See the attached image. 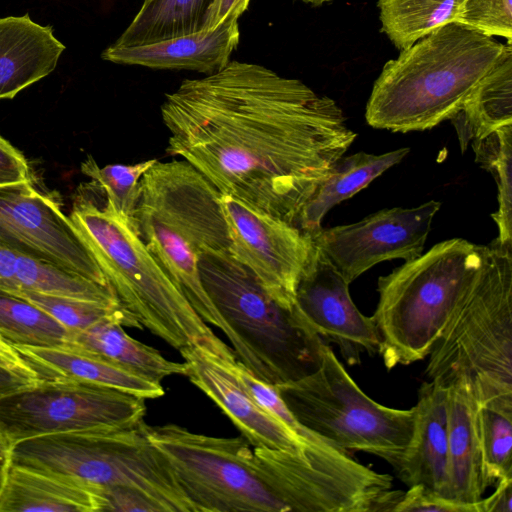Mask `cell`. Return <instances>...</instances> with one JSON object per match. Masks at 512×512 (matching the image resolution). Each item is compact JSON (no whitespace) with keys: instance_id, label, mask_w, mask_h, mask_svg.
<instances>
[{"instance_id":"1","label":"cell","mask_w":512,"mask_h":512,"mask_svg":"<svg viewBox=\"0 0 512 512\" xmlns=\"http://www.w3.org/2000/svg\"><path fill=\"white\" fill-rule=\"evenodd\" d=\"M160 111L168 155L183 158L221 194L298 228L306 204L357 136L330 97L236 60L182 81Z\"/></svg>"},{"instance_id":"2","label":"cell","mask_w":512,"mask_h":512,"mask_svg":"<svg viewBox=\"0 0 512 512\" xmlns=\"http://www.w3.org/2000/svg\"><path fill=\"white\" fill-rule=\"evenodd\" d=\"M504 48L459 22L433 30L384 64L366 105L367 124L406 133L451 120Z\"/></svg>"},{"instance_id":"3","label":"cell","mask_w":512,"mask_h":512,"mask_svg":"<svg viewBox=\"0 0 512 512\" xmlns=\"http://www.w3.org/2000/svg\"><path fill=\"white\" fill-rule=\"evenodd\" d=\"M140 186L131 220L137 234L197 314L230 340L231 331L206 293L198 268L203 252L230 247L221 193L185 160L157 161Z\"/></svg>"},{"instance_id":"4","label":"cell","mask_w":512,"mask_h":512,"mask_svg":"<svg viewBox=\"0 0 512 512\" xmlns=\"http://www.w3.org/2000/svg\"><path fill=\"white\" fill-rule=\"evenodd\" d=\"M428 357V381L466 384L481 405L512 410V242L485 245L482 265Z\"/></svg>"},{"instance_id":"5","label":"cell","mask_w":512,"mask_h":512,"mask_svg":"<svg viewBox=\"0 0 512 512\" xmlns=\"http://www.w3.org/2000/svg\"><path fill=\"white\" fill-rule=\"evenodd\" d=\"M70 219L113 289L122 308L141 327L176 349L198 346L222 359H236L197 314L151 255L132 222L107 203H74Z\"/></svg>"},{"instance_id":"6","label":"cell","mask_w":512,"mask_h":512,"mask_svg":"<svg viewBox=\"0 0 512 512\" xmlns=\"http://www.w3.org/2000/svg\"><path fill=\"white\" fill-rule=\"evenodd\" d=\"M202 285L231 331L236 359L260 380L279 385L313 372L325 343L296 304L280 305L229 251L203 252Z\"/></svg>"},{"instance_id":"7","label":"cell","mask_w":512,"mask_h":512,"mask_svg":"<svg viewBox=\"0 0 512 512\" xmlns=\"http://www.w3.org/2000/svg\"><path fill=\"white\" fill-rule=\"evenodd\" d=\"M484 252L485 245L453 238L379 277L372 318L381 341L378 354L388 370L429 355Z\"/></svg>"},{"instance_id":"8","label":"cell","mask_w":512,"mask_h":512,"mask_svg":"<svg viewBox=\"0 0 512 512\" xmlns=\"http://www.w3.org/2000/svg\"><path fill=\"white\" fill-rule=\"evenodd\" d=\"M12 463L56 474L91 488L142 491L164 512H194L145 422L126 428L44 435L13 445Z\"/></svg>"},{"instance_id":"9","label":"cell","mask_w":512,"mask_h":512,"mask_svg":"<svg viewBox=\"0 0 512 512\" xmlns=\"http://www.w3.org/2000/svg\"><path fill=\"white\" fill-rule=\"evenodd\" d=\"M298 423L334 447L377 456L396 470L410 442L416 409L377 403L324 344L310 374L275 386Z\"/></svg>"},{"instance_id":"10","label":"cell","mask_w":512,"mask_h":512,"mask_svg":"<svg viewBox=\"0 0 512 512\" xmlns=\"http://www.w3.org/2000/svg\"><path fill=\"white\" fill-rule=\"evenodd\" d=\"M145 432L194 512L287 511L256 472L243 436L213 437L176 424H145Z\"/></svg>"},{"instance_id":"11","label":"cell","mask_w":512,"mask_h":512,"mask_svg":"<svg viewBox=\"0 0 512 512\" xmlns=\"http://www.w3.org/2000/svg\"><path fill=\"white\" fill-rule=\"evenodd\" d=\"M253 466L287 511L376 512L393 478L318 436L299 451L254 447Z\"/></svg>"},{"instance_id":"12","label":"cell","mask_w":512,"mask_h":512,"mask_svg":"<svg viewBox=\"0 0 512 512\" xmlns=\"http://www.w3.org/2000/svg\"><path fill=\"white\" fill-rule=\"evenodd\" d=\"M144 398L106 386L40 379L0 396V432L14 445L44 435L132 427Z\"/></svg>"},{"instance_id":"13","label":"cell","mask_w":512,"mask_h":512,"mask_svg":"<svg viewBox=\"0 0 512 512\" xmlns=\"http://www.w3.org/2000/svg\"><path fill=\"white\" fill-rule=\"evenodd\" d=\"M230 236L229 253L246 266L280 305L293 308L296 289L314 240L298 227L221 194Z\"/></svg>"},{"instance_id":"14","label":"cell","mask_w":512,"mask_h":512,"mask_svg":"<svg viewBox=\"0 0 512 512\" xmlns=\"http://www.w3.org/2000/svg\"><path fill=\"white\" fill-rule=\"evenodd\" d=\"M0 246L110 286L70 217L31 180L0 186Z\"/></svg>"},{"instance_id":"15","label":"cell","mask_w":512,"mask_h":512,"mask_svg":"<svg viewBox=\"0 0 512 512\" xmlns=\"http://www.w3.org/2000/svg\"><path fill=\"white\" fill-rule=\"evenodd\" d=\"M440 207L431 200L413 208L383 209L352 224L321 228L312 237L352 283L380 262L419 257Z\"/></svg>"},{"instance_id":"16","label":"cell","mask_w":512,"mask_h":512,"mask_svg":"<svg viewBox=\"0 0 512 512\" xmlns=\"http://www.w3.org/2000/svg\"><path fill=\"white\" fill-rule=\"evenodd\" d=\"M349 285L314 241L297 285L296 306L325 343L337 345L345 362L356 365L362 355L379 353L381 341L372 316H365L354 304Z\"/></svg>"},{"instance_id":"17","label":"cell","mask_w":512,"mask_h":512,"mask_svg":"<svg viewBox=\"0 0 512 512\" xmlns=\"http://www.w3.org/2000/svg\"><path fill=\"white\" fill-rule=\"evenodd\" d=\"M186 376L231 419L253 447L299 451L315 436L299 435L264 411L248 394L226 361L198 346L180 349Z\"/></svg>"},{"instance_id":"18","label":"cell","mask_w":512,"mask_h":512,"mask_svg":"<svg viewBox=\"0 0 512 512\" xmlns=\"http://www.w3.org/2000/svg\"><path fill=\"white\" fill-rule=\"evenodd\" d=\"M238 21L223 22L210 30L148 44L122 47L111 44L101 58L115 64L152 69L191 70L210 75L223 69L239 44Z\"/></svg>"},{"instance_id":"19","label":"cell","mask_w":512,"mask_h":512,"mask_svg":"<svg viewBox=\"0 0 512 512\" xmlns=\"http://www.w3.org/2000/svg\"><path fill=\"white\" fill-rule=\"evenodd\" d=\"M410 442L395 470L406 486L421 484L446 497L448 485V387L425 381L418 391ZM447 498V497H446Z\"/></svg>"},{"instance_id":"20","label":"cell","mask_w":512,"mask_h":512,"mask_svg":"<svg viewBox=\"0 0 512 512\" xmlns=\"http://www.w3.org/2000/svg\"><path fill=\"white\" fill-rule=\"evenodd\" d=\"M448 485L450 500L479 504L488 487L479 428L481 404L472 390L457 382L448 387Z\"/></svg>"},{"instance_id":"21","label":"cell","mask_w":512,"mask_h":512,"mask_svg":"<svg viewBox=\"0 0 512 512\" xmlns=\"http://www.w3.org/2000/svg\"><path fill=\"white\" fill-rule=\"evenodd\" d=\"M53 32L29 14L0 18V99L14 98L54 71L66 47Z\"/></svg>"},{"instance_id":"22","label":"cell","mask_w":512,"mask_h":512,"mask_svg":"<svg viewBox=\"0 0 512 512\" xmlns=\"http://www.w3.org/2000/svg\"><path fill=\"white\" fill-rule=\"evenodd\" d=\"M40 379H67L114 388L144 399L164 395L161 382L68 343L55 347L14 346Z\"/></svg>"},{"instance_id":"23","label":"cell","mask_w":512,"mask_h":512,"mask_svg":"<svg viewBox=\"0 0 512 512\" xmlns=\"http://www.w3.org/2000/svg\"><path fill=\"white\" fill-rule=\"evenodd\" d=\"M96 512L95 489L68 478L11 464L0 492V512Z\"/></svg>"},{"instance_id":"24","label":"cell","mask_w":512,"mask_h":512,"mask_svg":"<svg viewBox=\"0 0 512 512\" xmlns=\"http://www.w3.org/2000/svg\"><path fill=\"white\" fill-rule=\"evenodd\" d=\"M123 326L132 327L124 318L108 317L71 334L67 343L157 382L174 374L186 376V362L166 359L153 347L129 336Z\"/></svg>"},{"instance_id":"25","label":"cell","mask_w":512,"mask_h":512,"mask_svg":"<svg viewBox=\"0 0 512 512\" xmlns=\"http://www.w3.org/2000/svg\"><path fill=\"white\" fill-rule=\"evenodd\" d=\"M409 152L410 148L403 147L380 155L358 152L342 156L306 204L299 228L311 235L317 233L322 228L323 217L333 206L353 197Z\"/></svg>"},{"instance_id":"26","label":"cell","mask_w":512,"mask_h":512,"mask_svg":"<svg viewBox=\"0 0 512 512\" xmlns=\"http://www.w3.org/2000/svg\"><path fill=\"white\" fill-rule=\"evenodd\" d=\"M0 289L32 291L100 302H118L113 289L52 264L0 246Z\"/></svg>"},{"instance_id":"27","label":"cell","mask_w":512,"mask_h":512,"mask_svg":"<svg viewBox=\"0 0 512 512\" xmlns=\"http://www.w3.org/2000/svg\"><path fill=\"white\" fill-rule=\"evenodd\" d=\"M462 152L472 140L512 124V46L505 48L482 78L462 110L451 120Z\"/></svg>"},{"instance_id":"28","label":"cell","mask_w":512,"mask_h":512,"mask_svg":"<svg viewBox=\"0 0 512 512\" xmlns=\"http://www.w3.org/2000/svg\"><path fill=\"white\" fill-rule=\"evenodd\" d=\"M213 0H144L127 28L113 43L132 47L202 30Z\"/></svg>"},{"instance_id":"29","label":"cell","mask_w":512,"mask_h":512,"mask_svg":"<svg viewBox=\"0 0 512 512\" xmlns=\"http://www.w3.org/2000/svg\"><path fill=\"white\" fill-rule=\"evenodd\" d=\"M464 0H378L381 30L403 50L433 30L456 22Z\"/></svg>"},{"instance_id":"30","label":"cell","mask_w":512,"mask_h":512,"mask_svg":"<svg viewBox=\"0 0 512 512\" xmlns=\"http://www.w3.org/2000/svg\"><path fill=\"white\" fill-rule=\"evenodd\" d=\"M0 336L14 346L55 347L70 332L27 299L0 289Z\"/></svg>"},{"instance_id":"31","label":"cell","mask_w":512,"mask_h":512,"mask_svg":"<svg viewBox=\"0 0 512 512\" xmlns=\"http://www.w3.org/2000/svg\"><path fill=\"white\" fill-rule=\"evenodd\" d=\"M475 160L496 181L498 209L491 214L498 228L497 241L512 242V124L496 128L471 141Z\"/></svg>"},{"instance_id":"32","label":"cell","mask_w":512,"mask_h":512,"mask_svg":"<svg viewBox=\"0 0 512 512\" xmlns=\"http://www.w3.org/2000/svg\"><path fill=\"white\" fill-rule=\"evenodd\" d=\"M16 295L48 313L64 326L70 335L108 317H121L132 327L141 328V325L117 302H100L32 291H22Z\"/></svg>"},{"instance_id":"33","label":"cell","mask_w":512,"mask_h":512,"mask_svg":"<svg viewBox=\"0 0 512 512\" xmlns=\"http://www.w3.org/2000/svg\"><path fill=\"white\" fill-rule=\"evenodd\" d=\"M156 162L150 159L132 165L99 167L94 158L88 156L81 164V172L104 191L106 203L114 211L131 221L140 196L142 176Z\"/></svg>"},{"instance_id":"34","label":"cell","mask_w":512,"mask_h":512,"mask_svg":"<svg viewBox=\"0 0 512 512\" xmlns=\"http://www.w3.org/2000/svg\"><path fill=\"white\" fill-rule=\"evenodd\" d=\"M479 428L489 485L512 477V410L481 405Z\"/></svg>"},{"instance_id":"35","label":"cell","mask_w":512,"mask_h":512,"mask_svg":"<svg viewBox=\"0 0 512 512\" xmlns=\"http://www.w3.org/2000/svg\"><path fill=\"white\" fill-rule=\"evenodd\" d=\"M379 511L393 512H482L479 504H462L434 492L424 485L416 484L408 490L390 489L384 497Z\"/></svg>"},{"instance_id":"36","label":"cell","mask_w":512,"mask_h":512,"mask_svg":"<svg viewBox=\"0 0 512 512\" xmlns=\"http://www.w3.org/2000/svg\"><path fill=\"white\" fill-rule=\"evenodd\" d=\"M456 22L512 41V0H464Z\"/></svg>"},{"instance_id":"37","label":"cell","mask_w":512,"mask_h":512,"mask_svg":"<svg viewBox=\"0 0 512 512\" xmlns=\"http://www.w3.org/2000/svg\"><path fill=\"white\" fill-rule=\"evenodd\" d=\"M226 364L252 399L270 416L299 435L310 433V431L298 423L274 385L268 384L254 376L237 359L226 361Z\"/></svg>"},{"instance_id":"38","label":"cell","mask_w":512,"mask_h":512,"mask_svg":"<svg viewBox=\"0 0 512 512\" xmlns=\"http://www.w3.org/2000/svg\"><path fill=\"white\" fill-rule=\"evenodd\" d=\"M101 502V511L117 512H164V509L145 493L126 486L95 488Z\"/></svg>"},{"instance_id":"39","label":"cell","mask_w":512,"mask_h":512,"mask_svg":"<svg viewBox=\"0 0 512 512\" xmlns=\"http://www.w3.org/2000/svg\"><path fill=\"white\" fill-rule=\"evenodd\" d=\"M30 180L24 155L0 134V186Z\"/></svg>"},{"instance_id":"40","label":"cell","mask_w":512,"mask_h":512,"mask_svg":"<svg viewBox=\"0 0 512 512\" xmlns=\"http://www.w3.org/2000/svg\"><path fill=\"white\" fill-rule=\"evenodd\" d=\"M251 0H213L204 19L202 30L218 27L223 22L238 21Z\"/></svg>"},{"instance_id":"41","label":"cell","mask_w":512,"mask_h":512,"mask_svg":"<svg viewBox=\"0 0 512 512\" xmlns=\"http://www.w3.org/2000/svg\"><path fill=\"white\" fill-rule=\"evenodd\" d=\"M488 497L481 499L482 512H512V477L499 479Z\"/></svg>"},{"instance_id":"42","label":"cell","mask_w":512,"mask_h":512,"mask_svg":"<svg viewBox=\"0 0 512 512\" xmlns=\"http://www.w3.org/2000/svg\"><path fill=\"white\" fill-rule=\"evenodd\" d=\"M0 356L7 362L10 369L17 375L36 382L38 377L34 370L29 367L25 360L19 355L15 348L0 336Z\"/></svg>"},{"instance_id":"43","label":"cell","mask_w":512,"mask_h":512,"mask_svg":"<svg viewBox=\"0 0 512 512\" xmlns=\"http://www.w3.org/2000/svg\"><path fill=\"white\" fill-rule=\"evenodd\" d=\"M30 383L33 382L0 366V396L13 392Z\"/></svg>"},{"instance_id":"44","label":"cell","mask_w":512,"mask_h":512,"mask_svg":"<svg viewBox=\"0 0 512 512\" xmlns=\"http://www.w3.org/2000/svg\"><path fill=\"white\" fill-rule=\"evenodd\" d=\"M13 445L0 432V492L6 481L9 468L12 464Z\"/></svg>"},{"instance_id":"45","label":"cell","mask_w":512,"mask_h":512,"mask_svg":"<svg viewBox=\"0 0 512 512\" xmlns=\"http://www.w3.org/2000/svg\"><path fill=\"white\" fill-rule=\"evenodd\" d=\"M299 1H302V2L307 3V4H311L313 6H320L323 3L330 2L332 0H299Z\"/></svg>"},{"instance_id":"46","label":"cell","mask_w":512,"mask_h":512,"mask_svg":"<svg viewBox=\"0 0 512 512\" xmlns=\"http://www.w3.org/2000/svg\"><path fill=\"white\" fill-rule=\"evenodd\" d=\"M0 366L12 371L10 367L8 366L7 362L0 356ZM13 372V371H12Z\"/></svg>"}]
</instances>
